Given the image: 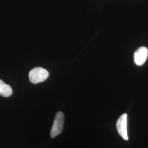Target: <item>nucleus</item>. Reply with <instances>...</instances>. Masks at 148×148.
Listing matches in <instances>:
<instances>
[{
    "label": "nucleus",
    "mask_w": 148,
    "mask_h": 148,
    "mask_svg": "<svg viewBox=\"0 0 148 148\" xmlns=\"http://www.w3.org/2000/svg\"><path fill=\"white\" fill-rule=\"evenodd\" d=\"M49 73L47 70L40 67L32 69L29 75L30 82L34 84L43 82L47 79Z\"/></svg>",
    "instance_id": "1"
},
{
    "label": "nucleus",
    "mask_w": 148,
    "mask_h": 148,
    "mask_svg": "<svg viewBox=\"0 0 148 148\" xmlns=\"http://www.w3.org/2000/svg\"><path fill=\"white\" fill-rule=\"evenodd\" d=\"M148 57V49L146 47H141L138 49L134 54V61L138 66L145 63Z\"/></svg>",
    "instance_id": "4"
},
{
    "label": "nucleus",
    "mask_w": 148,
    "mask_h": 148,
    "mask_svg": "<svg viewBox=\"0 0 148 148\" xmlns=\"http://www.w3.org/2000/svg\"><path fill=\"white\" fill-rule=\"evenodd\" d=\"M12 89L10 86L5 84L0 79V95L4 97H8L12 95Z\"/></svg>",
    "instance_id": "5"
},
{
    "label": "nucleus",
    "mask_w": 148,
    "mask_h": 148,
    "mask_svg": "<svg viewBox=\"0 0 148 148\" xmlns=\"http://www.w3.org/2000/svg\"><path fill=\"white\" fill-rule=\"evenodd\" d=\"M127 126V114L125 113L119 118L116 123L117 132L120 136L125 140H128Z\"/></svg>",
    "instance_id": "3"
},
{
    "label": "nucleus",
    "mask_w": 148,
    "mask_h": 148,
    "mask_svg": "<svg viewBox=\"0 0 148 148\" xmlns=\"http://www.w3.org/2000/svg\"><path fill=\"white\" fill-rule=\"evenodd\" d=\"M65 117L62 111L58 112L56 115L53 126L51 131V136L52 138L56 137L62 132L63 130L64 123Z\"/></svg>",
    "instance_id": "2"
}]
</instances>
